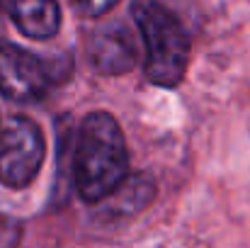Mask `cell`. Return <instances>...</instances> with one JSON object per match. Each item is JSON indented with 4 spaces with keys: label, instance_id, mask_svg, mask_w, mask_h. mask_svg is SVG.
Instances as JSON below:
<instances>
[{
    "label": "cell",
    "instance_id": "cell-1",
    "mask_svg": "<svg viewBox=\"0 0 250 248\" xmlns=\"http://www.w3.org/2000/svg\"><path fill=\"white\" fill-rule=\"evenodd\" d=\"M129 151L117 119L107 112H90L78 127L73 178L85 202L112 197L126 180Z\"/></svg>",
    "mask_w": 250,
    "mask_h": 248
},
{
    "label": "cell",
    "instance_id": "cell-7",
    "mask_svg": "<svg viewBox=\"0 0 250 248\" xmlns=\"http://www.w3.org/2000/svg\"><path fill=\"white\" fill-rule=\"evenodd\" d=\"M114 7V2L109 0V2H95V5H78V10L85 12V15H92V17H100V15H104L107 10H112Z\"/></svg>",
    "mask_w": 250,
    "mask_h": 248
},
{
    "label": "cell",
    "instance_id": "cell-5",
    "mask_svg": "<svg viewBox=\"0 0 250 248\" xmlns=\"http://www.w3.org/2000/svg\"><path fill=\"white\" fill-rule=\"evenodd\" d=\"M87 56H90V66L97 73L119 76V73H126L129 68H134L136 44L122 22H109V24H100L92 32Z\"/></svg>",
    "mask_w": 250,
    "mask_h": 248
},
{
    "label": "cell",
    "instance_id": "cell-3",
    "mask_svg": "<svg viewBox=\"0 0 250 248\" xmlns=\"http://www.w3.org/2000/svg\"><path fill=\"white\" fill-rule=\"evenodd\" d=\"M44 163V136L34 119L15 114L0 127V182L27 187Z\"/></svg>",
    "mask_w": 250,
    "mask_h": 248
},
{
    "label": "cell",
    "instance_id": "cell-2",
    "mask_svg": "<svg viewBox=\"0 0 250 248\" xmlns=\"http://www.w3.org/2000/svg\"><path fill=\"white\" fill-rule=\"evenodd\" d=\"M131 15L146 44V78L161 88H175L182 81L189 61V39L180 20L158 2L139 0Z\"/></svg>",
    "mask_w": 250,
    "mask_h": 248
},
{
    "label": "cell",
    "instance_id": "cell-6",
    "mask_svg": "<svg viewBox=\"0 0 250 248\" xmlns=\"http://www.w3.org/2000/svg\"><path fill=\"white\" fill-rule=\"evenodd\" d=\"M22 34L32 39H49L61 27V10L51 0H17L5 5Z\"/></svg>",
    "mask_w": 250,
    "mask_h": 248
},
{
    "label": "cell",
    "instance_id": "cell-4",
    "mask_svg": "<svg viewBox=\"0 0 250 248\" xmlns=\"http://www.w3.org/2000/svg\"><path fill=\"white\" fill-rule=\"evenodd\" d=\"M61 78V68L54 61H42L37 54L0 42V92L15 102L42 100L49 88Z\"/></svg>",
    "mask_w": 250,
    "mask_h": 248
}]
</instances>
